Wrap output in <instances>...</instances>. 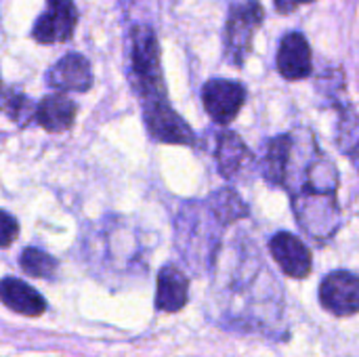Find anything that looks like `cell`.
<instances>
[{
  "instance_id": "30bf717a",
  "label": "cell",
  "mask_w": 359,
  "mask_h": 357,
  "mask_svg": "<svg viewBox=\"0 0 359 357\" xmlns=\"http://www.w3.org/2000/svg\"><path fill=\"white\" fill-rule=\"evenodd\" d=\"M46 82L57 90L84 93L93 86L90 61L80 53H67L46 72Z\"/></svg>"
},
{
  "instance_id": "8fae6325",
  "label": "cell",
  "mask_w": 359,
  "mask_h": 357,
  "mask_svg": "<svg viewBox=\"0 0 359 357\" xmlns=\"http://www.w3.org/2000/svg\"><path fill=\"white\" fill-rule=\"evenodd\" d=\"M215 158H217V166H219L221 177H225L227 181L238 179L242 175V170H246L255 160L248 145L233 130H225L219 135Z\"/></svg>"
},
{
  "instance_id": "e0dca14e",
  "label": "cell",
  "mask_w": 359,
  "mask_h": 357,
  "mask_svg": "<svg viewBox=\"0 0 359 357\" xmlns=\"http://www.w3.org/2000/svg\"><path fill=\"white\" fill-rule=\"evenodd\" d=\"M206 206H208L210 213L221 221V225H229V223H233V221H238V219L248 217V206H246V204L242 202V198H240L233 189H229V187L215 191V194L208 198Z\"/></svg>"
},
{
  "instance_id": "2e32d148",
  "label": "cell",
  "mask_w": 359,
  "mask_h": 357,
  "mask_svg": "<svg viewBox=\"0 0 359 357\" xmlns=\"http://www.w3.org/2000/svg\"><path fill=\"white\" fill-rule=\"evenodd\" d=\"M0 114L19 126H25L29 120H36L34 103L21 90L6 86L2 80H0Z\"/></svg>"
},
{
  "instance_id": "5b68a950",
  "label": "cell",
  "mask_w": 359,
  "mask_h": 357,
  "mask_svg": "<svg viewBox=\"0 0 359 357\" xmlns=\"http://www.w3.org/2000/svg\"><path fill=\"white\" fill-rule=\"evenodd\" d=\"M143 120L149 137L168 145H194L196 133L191 126L170 107L168 101L143 107Z\"/></svg>"
},
{
  "instance_id": "ac0fdd59",
  "label": "cell",
  "mask_w": 359,
  "mask_h": 357,
  "mask_svg": "<svg viewBox=\"0 0 359 357\" xmlns=\"http://www.w3.org/2000/svg\"><path fill=\"white\" fill-rule=\"evenodd\" d=\"M21 269L32 278L50 280L57 274V261L40 248H25L21 252Z\"/></svg>"
},
{
  "instance_id": "6da1fadb",
  "label": "cell",
  "mask_w": 359,
  "mask_h": 357,
  "mask_svg": "<svg viewBox=\"0 0 359 357\" xmlns=\"http://www.w3.org/2000/svg\"><path fill=\"white\" fill-rule=\"evenodd\" d=\"M339 168L330 158H324L318 147L305 164L303 179L297 189H292V213L301 229L318 240H330L341 227V206H339Z\"/></svg>"
},
{
  "instance_id": "ba28073f",
  "label": "cell",
  "mask_w": 359,
  "mask_h": 357,
  "mask_svg": "<svg viewBox=\"0 0 359 357\" xmlns=\"http://www.w3.org/2000/svg\"><path fill=\"white\" fill-rule=\"evenodd\" d=\"M269 250L271 257L276 259V263L280 265V269L294 280H305L311 274L313 267V259L309 248L303 244V240H299L294 234L288 231H280L269 240Z\"/></svg>"
},
{
  "instance_id": "4fadbf2b",
  "label": "cell",
  "mask_w": 359,
  "mask_h": 357,
  "mask_svg": "<svg viewBox=\"0 0 359 357\" xmlns=\"http://www.w3.org/2000/svg\"><path fill=\"white\" fill-rule=\"evenodd\" d=\"M189 280L187 276L175 267L164 265L158 274V290H156V307L166 314H177L187 305Z\"/></svg>"
},
{
  "instance_id": "277c9868",
  "label": "cell",
  "mask_w": 359,
  "mask_h": 357,
  "mask_svg": "<svg viewBox=\"0 0 359 357\" xmlns=\"http://www.w3.org/2000/svg\"><path fill=\"white\" fill-rule=\"evenodd\" d=\"M246 86L236 80L212 78L202 88V103L206 114L217 124H229L238 118L240 109L246 103Z\"/></svg>"
},
{
  "instance_id": "44dd1931",
  "label": "cell",
  "mask_w": 359,
  "mask_h": 357,
  "mask_svg": "<svg viewBox=\"0 0 359 357\" xmlns=\"http://www.w3.org/2000/svg\"><path fill=\"white\" fill-rule=\"evenodd\" d=\"M349 158H351V162L355 164V168L359 170V145L353 149V151H351V154H349Z\"/></svg>"
},
{
  "instance_id": "ffe728a7",
  "label": "cell",
  "mask_w": 359,
  "mask_h": 357,
  "mask_svg": "<svg viewBox=\"0 0 359 357\" xmlns=\"http://www.w3.org/2000/svg\"><path fill=\"white\" fill-rule=\"evenodd\" d=\"M311 2H316V0H273L276 11H278V13H282V15H290V13H294L299 6H303V4H311Z\"/></svg>"
},
{
  "instance_id": "d6986e66",
  "label": "cell",
  "mask_w": 359,
  "mask_h": 357,
  "mask_svg": "<svg viewBox=\"0 0 359 357\" xmlns=\"http://www.w3.org/2000/svg\"><path fill=\"white\" fill-rule=\"evenodd\" d=\"M19 236V223L6 210H0V248L11 246Z\"/></svg>"
},
{
  "instance_id": "9c48e42d",
  "label": "cell",
  "mask_w": 359,
  "mask_h": 357,
  "mask_svg": "<svg viewBox=\"0 0 359 357\" xmlns=\"http://www.w3.org/2000/svg\"><path fill=\"white\" fill-rule=\"evenodd\" d=\"M276 65L282 78L294 82L305 80L313 72V55L307 38L301 32H290L282 38Z\"/></svg>"
},
{
  "instance_id": "8992f818",
  "label": "cell",
  "mask_w": 359,
  "mask_h": 357,
  "mask_svg": "<svg viewBox=\"0 0 359 357\" xmlns=\"http://www.w3.org/2000/svg\"><path fill=\"white\" fill-rule=\"evenodd\" d=\"M78 23L74 0H46L44 13L32 27V38L40 44H59L72 38Z\"/></svg>"
},
{
  "instance_id": "7c38bea8",
  "label": "cell",
  "mask_w": 359,
  "mask_h": 357,
  "mask_svg": "<svg viewBox=\"0 0 359 357\" xmlns=\"http://www.w3.org/2000/svg\"><path fill=\"white\" fill-rule=\"evenodd\" d=\"M76 114H78L76 101H72L67 95H61V93L46 95L36 105V122L46 133H53V135L67 133L74 126Z\"/></svg>"
},
{
  "instance_id": "3957f363",
  "label": "cell",
  "mask_w": 359,
  "mask_h": 357,
  "mask_svg": "<svg viewBox=\"0 0 359 357\" xmlns=\"http://www.w3.org/2000/svg\"><path fill=\"white\" fill-rule=\"evenodd\" d=\"M263 19H265V8L257 0L231 4L225 23V36H223L225 59L231 65L242 67L246 63L248 55L252 53L255 34L263 25Z\"/></svg>"
},
{
  "instance_id": "7a4b0ae2",
  "label": "cell",
  "mask_w": 359,
  "mask_h": 357,
  "mask_svg": "<svg viewBox=\"0 0 359 357\" xmlns=\"http://www.w3.org/2000/svg\"><path fill=\"white\" fill-rule=\"evenodd\" d=\"M126 76L143 107L168 101L160 44L149 25L137 23L126 36Z\"/></svg>"
},
{
  "instance_id": "9a60e30c",
  "label": "cell",
  "mask_w": 359,
  "mask_h": 357,
  "mask_svg": "<svg viewBox=\"0 0 359 357\" xmlns=\"http://www.w3.org/2000/svg\"><path fill=\"white\" fill-rule=\"evenodd\" d=\"M292 147H294L292 135H278V137L269 139V143L265 147V156L261 160V175L269 185H273V187L286 185Z\"/></svg>"
},
{
  "instance_id": "52a82bcc",
  "label": "cell",
  "mask_w": 359,
  "mask_h": 357,
  "mask_svg": "<svg viewBox=\"0 0 359 357\" xmlns=\"http://www.w3.org/2000/svg\"><path fill=\"white\" fill-rule=\"evenodd\" d=\"M322 307L330 314L345 318L359 314V278L349 271H332L320 286Z\"/></svg>"
},
{
  "instance_id": "5bb4252c",
  "label": "cell",
  "mask_w": 359,
  "mask_h": 357,
  "mask_svg": "<svg viewBox=\"0 0 359 357\" xmlns=\"http://www.w3.org/2000/svg\"><path fill=\"white\" fill-rule=\"evenodd\" d=\"M0 301L15 314L36 318L46 311V301L29 284L17 278H4L0 282Z\"/></svg>"
}]
</instances>
